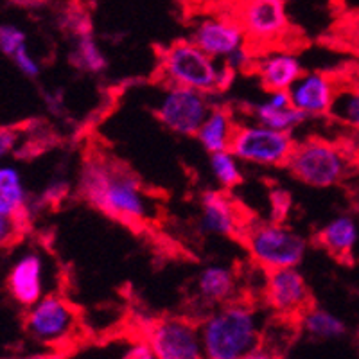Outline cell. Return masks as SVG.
Here are the masks:
<instances>
[{"mask_svg":"<svg viewBox=\"0 0 359 359\" xmlns=\"http://www.w3.org/2000/svg\"><path fill=\"white\" fill-rule=\"evenodd\" d=\"M253 70L266 92H273V90L287 92L306 72L302 60L297 54L278 49V47H271V49H266V53L259 54Z\"/></svg>","mask_w":359,"mask_h":359,"instance_id":"obj_17","label":"cell"},{"mask_svg":"<svg viewBox=\"0 0 359 359\" xmlns=\"http://www.w3.org/2000/svg\"><path fill=\"white\" fill-rule=\"evenodd\" d=\"M57 25L62 27L63 33L74 38L94 34V24L90 18V13L81 4H67L57 13Z\"/></svg>","mask_w":359,"mask_h":359,"instance_id":"obj_26","label":"cell"},{"mask_svg":"<svg viewBox=\"0 0 359 359\" xmlns=\"http://www.w3.org/2000/svg\"><path fill=\"white\" fill-rule=\"evenodd\" d=\"M13 63L17 65V69L24 74L25 78L29 79H36L41 72V65L33 54L29 53V47H24V49L18 50L15 56L11 57Z\"/></svg>","mask_w":359,"mask_h":359,"instance_id":"obj_29","label":"cell"},{"mask_svg":"<svg viewBox=\"0 0 359 359\" xmlns=\"http://www.w3.org/2000/svg\"><path fill=\"white\" fill-rule=\"evenodd\" d=\"M78 192L90 207L121 223L142 224L156 214L155 200L140 180L104 155H92L83 162Z\"/></svg>","mask_w":359,"mask_h":359,"instance_id":"obj_1","label":"cell"},{"mask_svg":"<svg viewBox=\"0 0 359 359\" xmlns=\"http://www.w3.org/2000/svg\"><path fill=\"white\" fill-rule=\"evenodd\" d=\"M239 277L226 264H207L200 269L192 282V297L200 309L208 311L236 300Z\"/></svg>","mask_w":359,"mask_h":359,"instance_id":"obj_16","label":"cell"},{"mask_svg":"<svg viewBox=\"0 0 359 359\" xmlns=\"http://www.w3.org/2000/svg\"><path fill=\"white\" fill-rule=\"evenodd\" d=\"M67 194H69V185H67L65 182H62V180H56V182H50V184L45 187V191L41 192V200L47 201V203H57V201L63 200Z\"/></svg>","mask_w":359,"mask_h":359,"instance_id":"obj_33","label":"cell"},{"mask_svg":"<svg viewBox=\"0 0 359 359\" xmlns=\"http://www.w3.org/2000/svg\"><path fill=\"white\" fill-rule=\"evenodd\" d=\"M243 359H280V355L275 354V352H271V351H268L266 347H261V348H257V351H253L252 354H248L246 358H243Z\"/></svg>","mask_w":359,"mask_h":359,"instance_id":"obj_34","label":"cell"},{"mask_svg":"<svg viewBox=\"0 0 359 359\" xmlns=\"http://www.w3.org/2000/svg\"><path fill=\"white\" fill-rule=\"evenodd\" d=\"M144 339L158 359H205L200 325L185 316H163L147 323Z\"/></svg>","mask_w":359,"mask_h":359,"instance_id":"obj_9","label":"cell"},{"mask_svg":"<svg viewBox=\"0 0 359 359\" xmlns=\"http://www.w3.org/2000/svg\"><path fill=\"white\" fill-rule=\"evenodd\" d=\"M212 108V99L208 94L185 86L165 85L153 104V114L171 133L196 137Z\"/></svg>","mask_w":359,"mask_h":359,"instance_id":"obj_7","label":"cell"},{"mask_svg":"<svg viewBox=\"0 0 359 359\" xmlns=\"http://www.w3.org/2000/svg\"><path fill=\"white\" fill-rule=\"evenodd\" d=\"M233 17L241 24L253 49L277 47L290 33L286 0H239Z\"/></svg>","mask_w":359,"mask_h":359,"instance_id":"obj_8","label":"cell"},{"mask_svg":"<svg viewBox=\"0 0 359 359\" xmlns=\"http://www.w3.org/2000/svg\"><path fill=\"white\" fill-rule=\"evenodd\" d=\"M293 133L277 131L261 123L237 124L230 151L248 165L257 168H286L294 149Z\"/></svg>","mask_w":359,"mask_h":359,"instance_id":"obj_6","label":"cell"},{"mask_svg":"<svg viewBox=\"0 0 359 359\" xmlns=\"http://www.w3.org/2000/svg\"><path fill=\"white\" fill-rule=\"evenodd\" d=\"M121 359H158L156 354L153 352V348L147 345L146 339H140V341L131 343L130 347L124 351L123 358Z\"/></svg>","mask_w":359,"mask_h":359,"instance_id":"obj_32","label":"cell"},{"mask_svg":"<svg viewBox=\"0 0 359 359\" xmlns=\"http://www.w3.org/2000/svg\"><path fill=\"white\" fill-rule=\"evenodd\" d=\"M338 40L352 53H359V11L351 13L339 22Z\"/></svg>","mask_w":359,"mask_h":359,"instance_id":"obj_28","label":"cell"},{"mask_svg":"<svg viewBox=\"0 0 359 359\" xmlns=\"http://www.w3.org/2000/svg\"><path fill=\"white\" fill-rule=\"evenodd\" d=\"M20 139L22 135L17 128L0 126V160L8 158L9 155L17 151Z\"/></svg>","mask_w":359,"mask_h":359,"instance_id":"obj_31","label":"cell"},{"mask_svg":"<svg viewBox=\"0 0 359 359\" xmlns=\"http://www.w3.org/2000/svg\"><path fill=\"white\" fill-rule=\"evenodd\" d=\"M24 223L15 217H6L0 214V250L8 248L20 237Z\"/></svg>","mask_w":359,"mask_h":359,"instance_id":"obj_30","label":"cell"},{"mask_svg":"<svg viewBox=\"0 0 359 359\" xmlns=\"http://www.w3.org/2000/svg\"><path fill=\"white\" fill-rule=\"evenodd\" d=\"M338 81L331 74L311 70L304 72L287 90L291 104L306 117H322L331 114L332 102L338 94Z\"/></svg>","mask_w":359,"mask_h":359,"instance_id":"obj_15","label":"cell"},{"mask_svg":"<svg viewBox=\"0 0 359 359\" xmlns=\"http://www.w3.org/2000/svg\"><path fill=\"white\" fill-rule=\"evenodd\" d=\"M201 50L224 63L236 50L248 43L241 24L233 15H207L194 22L191 38Z\"/></svg>","mask_w":359,"mask_h":359,"instance_id":"obj_13","label":"cell"},{"mask_svg":"<svg viewBox=\"0 0 359 359\" xmlns=\"http://www.w3.org/2000/svg\"><path fill=\"white\" fill-rule=\"evenodd\" d=\"M262 294L269 309L282 318H298L311 306V291L298 268L266 271Z\"/></svg>","mask_w":359,"mask_h":359,"instance_id":"obj_12","label":"cell"},{"mask_svg":"<svg viewBox=\"0 0 359 359\" xmlns=\"http://www.w3.org/2000/svg\"><path fill=\"white\" fill-rule=\"evenodd\" d=\"M351 155L339 144L309 137L294 144L286 168L300 184L327 189L341 184L352 171Z\"/></svg>","mask_w":359,"mask_h":359,"instance_id":"obj_5","label":"cell"},{"mask_svg":"<svg viewBox=\"0 0 359 359\" xmlns=\"http://www.w3.org/2000/svg\"><path fill=\"white\" fill-rule=\"evenodd\" d=\"M78 325V313L65 297L56 293L45 294L25 314V331L36 341L57 345L72 336Z\"/></svg>","mask_w":359,"mask_h":359,"instance_id":"obj_10","label":"cell"},{"mask_svg":"<svg viewBox=\"0 0 359 359\" xmlns=\"http://www.w3.org/2000/svg\"><path fill=\"white\" fill-rule=\"evenodd\" d=\"M237 123L233 121L229 108L214 107L196 133V140L208 155L229 151L232 146Z\"/></svg>","mask_w":359,"mask_h":359,"instance_id":"obj_19","label":"cell"},{"mask_svg":"<svg viewBox=\"0 0 359 359\" xmlns=\"http://www.w3.org/2000/svg\"><path fill=\"white\" fill-rule=\"evenodd\" d=\"M329 115H332L338 123L345 124L359 133V86H339Z\"/></svg>","mask_w":359,"mask_h":359,"instance_id":"obj_25","label":"cell"},{"mask_svg":"<svg viewBox=\"0 0 359 359\" xmlns=\"http://www.w3.org/2000/svg\"><path fill=\"white\" fill-rule=\"evenodd\" d=\"M205 359H243L262 347L266 318L248 300H232L200 320Z\"/></svg>","mask_w":359,"mask_h":359,"instance_id":"obj_2","label":"cell"},{"mask_svg":"<svg viewBox=\"0 0 359 359\" xmlns=\"http://www.w3.org/2000/svg\"><path fill=\"white\" fill-rule=\"evenodd\" d=\"M27 47V34L18 25L0 24V53L13 57L20 49Z\"/></svg>","mask_w":359,"mask_h":359,"instance_id":"obj_27","label":"cell"},{"mask_svg":"<svg viewBox=\"0 0 359 359\" xmlns=\"http://www.w3.org/2000/svg\"><path fill=\"white\" fill-rule=\"evenodd\" d=\"M49 282L50 264L45 253L36 248L18 253L6 277L9 297L25 309L34 306L45 294H49Z\"/></svg>","mask_w":359,"mask_h":359,"instance_id":"obj_11","label":"cell"},{"mask_svg":"<svg viewBox=\"0 0 359 359\" xmlns=\"http://www.w3.org/2000/svg\"><path fill=\"white\" fill-rule=\"evenodd\" d=\"M250 114H252V121H255V123L264 124L271 130L286 131V133H293L298 126L306 123L307 118L297 108H293L290 94L286 90L268 92L262 101L255 102L250 108Z\"/></svg>","mask_w":359,"mask_h":359,"instance_id":"obj_18","label":"cell"},{"mask_svg":"<svg viewBox=\"0 0 359 359\" xmlns=\"http://www.w3.org/2000/svg\"><path fill=\"white\" fill-rule=\"evenodd\" d=\"M69 60L76 69L85 74H92V76L102 74L108 69L107 54L94 34L74 38Z\"/></svg>","mask_w":359,"mask_h":359,"instance_id":"obj_23","label":"cell"},{"mask_svg":"<svg viewBox=\"0 0 359 359\" xmlns=\"http://www.w3.org/2000/svg\"><path fill=\"white\" fill-rule=\"evenodd\" d=\"M0 214L25 223L29 214V192L24 176L15 165H0Z\"/></svg>","mask_w":359,"mask_h":359,"instance_id":"obj_20","label":"cell"},{"mask_svg":"<svg viewBox=\"0 0 359 359\" xmlns=\"http://www.w3.org/2000/svg\"><path fill=\"white\" fill-rule=\"evenodd\" d=\"M359 229L354 217L336 216L316 232V243L338 259L348 257L358 243Z\"/></svg>","mask_w":359,"mask_h":359,"instance_id":"obj_21","label":"cell"},{"mask_svg":"<svg viewBox=\"0 0 359 359\" xmlns=\"http://www.w3.org/2000/svg\"><path fill=\"white\" fill-rule=\"evenodd\" d=\"M208 168H210V172H212L216 184L223 191L237 187L243 182V178H245L243 162L230 149L229 151H219L208 155Z\"/></svg>","mask_w":359,"mask_h":359,"instance_id":"obj_24","label":"cell"},{"mask_svg":"<svg viewBox=\"0 0 359 359\" xmlns=\"http://www.w3.org/2000/svg\"><path fill=\"white\" fill-rule=\"evenodd\" d=\"M300 329L313 339H338L347 332V327L339 316L323 307L309 306L298 316Z\"/></svg>","mask_w":359,"mask_h":359,"instance_id":"obj_22","label":"cell"},{"mask_svg":"<svg viewBox=\"0 0 359 359\" xmlns=\"http://www.w3.org/2000/svg\"><path fill=\"white\" fill-rule=\"evenodd\" d=\"M246 221L236 201L224 191H205L200 198L198 229L205 236L241 237Z\"/></svg>","mask_w":359,"mask_h":359,"instance_id":"obj_14","label":"cell"},{"mask_svg":"<svg viewBox=\"0 0 359 359\" xmlns=\"http://www.w3.org/2000/svg\"><path fill=\"white\" fill-rule=\"evenodd\" d=\"M158 72L165 85L185 86L214 95L232 85L236 74L229 65L208 56L192 40H178L158 53Z\"/></svg>","mask_w":359,"mask_h":359,"instance_id":"obj_3","label":"cell"},{"mask_svg":"<svg viewBox=\"0 0 359 359\" xmlns=\"http://www.w3.org/2000/svg\"><path fill=\"white\" fill-rule=\"evenodd\" d=\"M241 237L252 261L264 271L298 268L306 259V237L278 221H246Z\"/></svg>","mask_w":359,"mask_h":359,"instance_id":"obj_4","label":"cell"}]
</instances>
